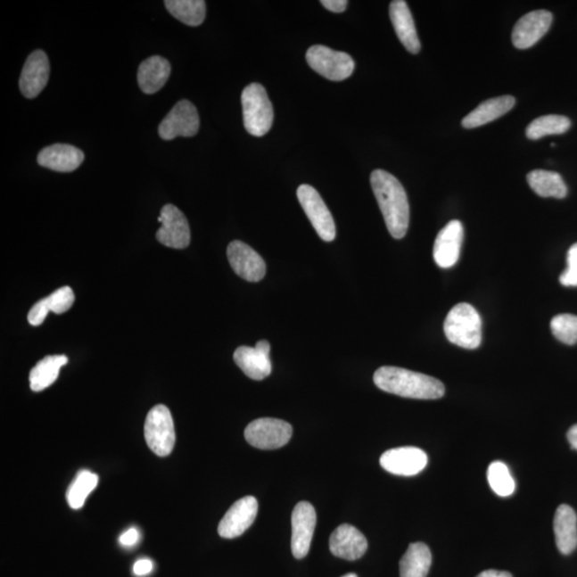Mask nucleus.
<instances>
[{
    "label": "nucleus",
    "instance_id": "obj_1",
    "mask_svg": "<svg viewBox=\"0 0 577 577\" xmlns=\"http://www.w3.org/2000/svg\"><path fill=\"white\" fill-rule=\"evenodd\" d=\"M370 182L388 231L395 239H402L406 236L409 225L406 190L397 177L382 169L372 172Z\"/></svg>",
    "mask_w": 577,
    "mask_h": 577
},
{
    "label": "nucleus",
    "instance_id": "obj_2",
    "mask_svg": "<svg viewBox=\"0 0 577 577\" xmlns=\"http://www.w3.org/2000/svg\"><path fill=\"white\" fill-rule=\"evenodd\" d=\"M374 381L381 391L404 398L435 400L445 395V386L440 380L399 367H381Z\"/></svg>",
    "mask_w": 577,
    "mask_h": 577
},
{
    "label": "nucleus",
    "instance_id": "obj_3",
    "mask_svg": "<svg viewBox=\"0 0 577 577\" xmlns=\"http://www.w3.org/2000/svg\"><path fill=\"white\" fill-rule=\"evenodd\" d=\"M447 339L456 346L474 350L482 341V321L472 305L460 303L447 315L444 323Z\"/></svg>",
    "mask_w": 577,
    "mask_h": 577
},
{
    "label": "nucleus",
    "instance_id": "obj_4",
    "mask_svg": "<svg viewBox=\"0 0 577 577\" xmlns=\"http://www.w3.org/2000/svg\"><path fill=\"white\" fill-rule=\"evenodd\" d=\"M243 119L246 131L261 137L272 128L274 112L266 89L260 84H251L242 93Z\"/></svg>",
    "mask_w": 577,
    "mask_h": 577
},
{
    "label": "nucleus",
    "instance_id": "obj_5",
    "mask_svg": "<svg viewBox=\"0 0 577 577\" xmlns=\"http://www.w3.org/2000/svg\"><path fill=\"white\" fill-rule=\"evenodd\" d=\"M144 439L155 455L167 457L176 444L174 419L169 408L159 404L150 409L144 423Z\"/></svg>",
    "mask_w": 577,
    "mask_h": 577
},
{
    "label": "nucleus",
    "instance_id": "obj_6",
    "mask_svg": "<svg viewBox=\"0 0 577 577\" xmlns=\"http://www.w3.org/2000/svg\"><path fill=\"white\" fill-rule=\"evenodd\" d=\"M306 59L312 70L334 82L347 79L355 69V62L347 53L334 51L325 45L311 46L307 51Z\"/></svg>",
    "mask_w": 577,
    "mask_h": 577
},
{
    "label": "nucleus",
    "instance_id": "obj_7",
    "mask_svg": "<svg viewBox=\"0 0 577 577\" xmlns=\"http://www.w3.org/2000/svg\"><path fill=\"white\" fill-rule=\"evenodd\" d=\"M293 433L291 425L282 419L259 418L247 425L244 435L256 449L274 450L287 445Z\"/></svg>",
    "mask_w": 577,
    "mask_h": 577
},
{
    "label": "nucleus",
    "instance_id": "obj_8",
    "mask_svg": "<svg viewBox=\"0 0 577 577\" xmlns=\"http://www.w3.org/2000/svg\"><path fill=\"white\" fill-rule=\"evenodd\" d=\"M298 198L307 218L314 226L317 234L326 242H332L336 237V225L320 194L316 188L303 185L299 187Z\"/></svg>",
    "mask_w": 577,
    "mask_h": 577
},
{
    "label": "nucleus",
    "instance_id": "obj_9",
    "mask_svg": "<svg viewBox=\"0 0 577 577\" xmlns=\"http://www.w3.org/2000/svg\"><path fill=\"white\" fill-rule=\"evenodd\" d=\"M201 119L195 106L190 101L182 100L172 107L159 127L161 139L172 140L176 137H192L199 131Z\"/></svg>",
    "mask_w": 577,
    "mask_h": 577
},
{
    "label": "nucleus",
    "instance_id": "obj_10",
    "mask_svg": "<svg viewBox=\"0 0 577 577\" xmlns=\"http://www.w3.org/2000/svg\"><path fill=\"white\" fill-rule=\"evenodd\" d=\"M159 222L161 228L156 239L164 246L183 250L190 245L191 229L187 219L174 204H166L161 210Z\"/></svg>",
    "mask_w": 577,
    "mask_h": 577
},
{
    "label": "nucleus",
    "instance_id": "obj_11",
    "mask_svg": "<svg viewBox=\"0 0 577 577\" xmlns=\"http://www.w3.org/2000/svg\"><path fill=\"white\" fill-rule=\"evenodd\" d=\"M291 523H293L291 549L296 559H303L309 553L315 533L317 514L314 506L309 501H301L294 507Z\"/></svg>",
    "mask_w": 577,
    "mask_h": 577
},
{
    "label": "nucleus",
    "instance_id": "obj_12",
    "mask_svg": "<svg viewBox=\"0 0 577 577\" xmlns=\"http://www.w3.org/2000/svg\"><path fill=\"white\" fill-rule=\"evenodd\" d=\"M227 256L235 273L247 282H260L266 276V262L256 251H253L245 243L231 242L227 248Z\"/></svg>",
    "mask_w": 577,
    "mask_h": 577
},
{
    "label": "nucleus",
    "instance_id": "obj_13",
    "mask_svg": "<svg viewBox=\"0 0 577 577\" xmlns=\"http://www.w3.org/2000/svg\"><path fill=\"white\" fill-rule=\"evenodd\" d=\"M380 463L388 473L409 477L424 471L428 464V456L417 447H399L384 452Z\"/></svg>",
    "mask_w": 577,
    "mask_h": 577
},
{
    "label": "nucleus",
    "instance_id": "obj_14",
    "mask_svg": "<svg viewBox=\"0 0 577 577\" xmlns=\"http://www.w3.org/2000/svg\"><path fill=\"white\" fill-rule=\"evenodd\" d=\"M257 514L258 500L253 496L235 501L219 523V536L225 539L240 537L253 524Z\"/></svg>",
    "mask_w": 577,
    "mask_h": 577
},
{
    "label": "nucleus",
    "instance_id": "obj_15",
    "mask_svg": "<svg viewBox=\"0 0 577 577\" xmlns=\"http://www.w3.org/2000/svg\"><path fill=\"white\" fill-rule=\"evenodd\" d=\"M553 15L546 10L532 11L517 21L512 31V43L519 50H527L540 41L551 27Z\"/></svg>",
    "mask_w": 577,
    "mask_h": 577
},
{
    "label": "nucleus",
    "instance_id": "obj_16",
    "mask_svg": "<svg viewBox=\"0 0 577 577\" xmlns=\"http://www.w3.org/2000/svg\"><path fill=\"white\" fill-rule=\"evenodd\" d=\"M271 346L267 341L257 342L255 348L240 347L235 350L234 359L235 364L244 374L252 380L266 379L272 372Z\"/></svg>",
    "mask_w": 577,
    "mask_h": 577
},
{
    "label": "nucleus",
    "instance_id": "obj_17",
    "mask_svg": "<svg viewBox=\"0 0 577 577\" xmlns=\"http://www.w3.org/2000/svg\"><path fill=\"white\" fill-rule=\"evenodd\" d=\"M50 78V62L46 54L37 50L25 62L20 78V89L27 99H35L45 88Z\"/></svg>",
    "mask_w": 577,
    "mask_h": 577
},
{
    "label": "nucleus",
    "instance_id": "obj_18",
    "mask_svg": "<svg viewBox=\"0 0 577 577\" xmlns=\"http://www.w3.org/2000/svg\"><path fill=\"white\" fill-rule=\"evenodd\" d=\"M463 235V225L459 220H451L439 232L434 242L433 258L440 268H449L459 260Z\"/></svg>",
    "mask_w": 577,
    "mask_h": 577
},
{
    "label": "nucleus",
    "instance_id": "obj_19",
    "mask_svg": "<svg viewBox=\"0 0 577 577\" xmlns=\"http://www.w3.org/2000/svg\"><path fill=\"white\" fill-rule=\"evenodd\" d=\"M368 548L366 537L358 528L342 524L336 528L330 538V549L334 556L354 562L364 556Z\"/></svg>",
    "mask_w": 577,
    "mask_h": 577
},
{
    "label": "nucleus",
    "instance_id": "obj_20",
    "mask_svg": "<svg viewBox=\"0 0 577 577\" xmlns=\"http://www.w3.org/2000/svg\"><path fill=\"white\" fill-rule=\"evenodd\" d=\"M85 155L74 145L55 144L41 150L37 163L45 169L58 172H72L83 164Z\"/></svg>",
    "mask_w": 577,
    "mask_h": 577
},
{
    "label": "nucleus",
    "instance_id": "obj_21",
    "mask_svg": "<svg viewBox=\"0 0 577 577\" xmlns=\"http://www.w3.org/2000/svg\"><path fill=\"white\" fill-rule=\"evenodd\" d=\"M390 16L399 40L409 53L416 55L422 45L408 4L404 0H393L390 5Z\"/></svg>",
    "mask_w": 577,
    "mask_h": 577
},
{
    "label": "nucleus",
    "instance_id": "obj_22",
    "mask_svg": "<svg viewBox=\"0 0 577 577\" xmlns=\"http://www.w3.org/2000/svg\"><path fill=\"white\" fill-rule=\"evenodd\" d=\"M171 67L167 59L152 56L145 59L138 68L137 79L144 94L153 95L164 87L170 77Z\"/></svg>",
    "mask_w": 577,
    "mask_h": 577
},
{
    "label": "nucleus",
    "instance_id": "obj_23",
    "mask_svg": "<svg viewBox=\"0 0 577 577\" xmlns=\"http://www.w3.org/2000/svg\"><path fill=\"white\" fill-rule=\"evenodd\" d=\"M555 540L559 552L570 555L577 548V515L568 505H560L554 517Z\"/></svg>",
    "mask_w": 577,
    "mask_h": 577
},
{
    "label": "nucleus",
    "instance_id": "obj_24",
    "mask_svg": "<svg viewBox=\"0 0 577 577\" xmlns=\"http://www.w3.org/2000/svg\"><path fill=\"white\" fill-rule=\"evenodd\" d=\"M515 105V99L511 95L499 96L482 102L472 112L463 119L462 126L474 128L496 120L509 112Z\"/></svg>",
    "mask_w": 577,
    "mask_h": 577
},
{
    "label": "nucleus",
    "instance_id": "obj_25",
    "mask_svg": "<svg viewBox=\"0 0 577 577\" xmlns=\"http://www.w3.org/2000/svg\"><path fill=\"white\" fill-rule=\"evenodd\" d=\"M75 296L70 287H62L48 295L32 307L29 314V322L32 326H39L45 322L48 312L61 315L68 311L74 304Z\"/></svg>",
    "mask_w": 577,
    "mask_h": 577
},
{
    "label": "nucleus",
    "instance_id": "obj_26",
    "mask_svg": "<svg viewBox=\"0 0 577 577\" xmlns=\"http://www.w3.org/2000/svg\"><path fill=\"white\" fill-rule=\"evenodd\" d=\"M433 555L425 543L409 544L400 560V577H427Z\"/></svg>",
    "mask_w": 577,
    "mask_h": 577
},
{
    "label": "nucleus",
    "instance_id": "obj_27",
    "mask_svg": "<svg viewBox=\"0 0 577 577\" xmlns=\"http://www.w3.org/2000/svg\"><path fill=\"white\" fill-rule=\"evenodd\" d=\"M528 185L538 196L563 199L567 196L568 188L562 176L548 170H533L527 175Z\"/></svg>",
    "mask_w": 577,
    "mask_h": 577
},
{
    "label": "nucleus",
    "instance_id": "obj_28",
    "mask_svg": "<svg viewBox=\"0 0 577 577\" xmlns=\"http://www.w3.org/2000/svg\"><path fill=\"white\" fill-rule=\"evenodd\" d=\"M66 355H51L37 363L29 374L30 388L34 392H42L50 387L58 379L62 367L67 365Z\"/></svg>",
    "mask_w": 577,
    "mask_h": 577
},
{
    "label": "nucleus",
    "instance_id": "obj_29",
    "mask_svg": "<svg viewBox=\"0 0 577 577\" xmlns=\"http://www.w3.org/2000/svg\"><path fill=\"white\" fill-rule=\"evenodd\" d=\"M165 7L172 16L188 26H199L206 19L207 5L203 0H166Z\"/></svg>",
    "mask_w": 577,
    "mask_h": 577
},
{
    "label": "nucleus",
    "instance_id": "obj_30",
    "mask_svg": "<svg viewBox=\"0 0 577 577\" xmlns=\"http://www.w3.org/2000/svg\"><path fill=\"white\" fill-rule=\"evenodd\" d=\"M98 482V474L91 473L90 471H86V469L78 472L77 477H75L73 482L70 484L67 490V500L69 506L75 510L82 508L86 499H87L89 494L96 488Z\"/></svg>",
    "mask_w": 577,
    "mask_h": 577
},
{
    "label": "nucleus",
    "instance_id": "obj_31",
    "mask_svg": "<svg viewBox=\"0 0 577 577\" xmlns=\"http://www.w3.org/2000/svg\"><path fill=\"white\" fill-rule=\"evenodd\" d=\"M571 128L570 119L559 115L542 116L533 120L526 128V136L532 140L541 139L548 135H560Z\"/></svg>",
    "mask_w": 577,
    "mask_h": 577
},
{
    "label": "nucleus",
    "instance_id": "obj_32",
    "mask_svg": "<svg viewBox=\"0 0 577 577\" xmlns=\"http://www.w3.org/2000/svg\"><path fill=\"white\" fill-rule=\"evenodd\" d=\"M488 482L490 489L501 498H508L515 493V482L512 478L508 466L505 463L496 461L488 469Z\"/></svg>",
    "mask_w": 577,
    "mask_h": 577
},
{
    "label": "nucleus",
    "instance_id": "obj_33",
    "mask_svg": "<svg viewBox=\"0 0 577 577\" xmlns=\"http://www.w3.org/2000/svg\"><path fill=\"white\" fill-rule=\"evenodd\" d=\"M553 335L568 346L577 343V316L562 314L551 321Z\"/></svg>",
    "mask_w": 577,
    "mask_h": 577
},
{
    "label": "nucleus",
    "instance_id": "obj_34",
    "mask_svg": "<svg viewBox=\"0 0 577 577\" xmlns=\"http://www.w3.org/2000/svg\"><path fill=\"white\" fill-rule=\"evenodd\" d=\"M567 263V268L560 275V284L565 287H577V243L570 247Z\"/></svg>",
    "mask_w": 577,
    "mask_h": 577
},
{
    "label": "nucleus",
    "instance_id": "obj_35",
    "mask_svg": "<svg viewBox=\"0 0 577 577\" xmlns=\"http://www.w3.org/2000/svg\"><path fill=\"white\" fill-rule=\"evenodd\" d=\"M153 569V563L150 559H139L135 563L133 573L137 576H144L151 573Z\"/></svg>",
    "mask_w": 577,
    "mask_h": 577
},
{
    "label": "nucleus",
    "instance_id": "obj_36",
    "mask_svg": "<svg viewBox=\"0 0 577 577\" xmlns=\"http://www.w3.org/2000/svg\"><path fill=\"white\" fill-rule=\"evenodd\" d=\"M139 540V532L136 528H129L128 531L123 532L119 541L123 547H133Z\"/></svg>",
    "mask_w": 577,
    "mask_h": 577
},
{
    "label": "nucleus",
    "instance_id": "obj_37",
    "mask_svg": "<svg viewBox=\"0 0 577 577\" xmlns=\"http://www.w3.org/2000/svg\"><path fill=\"white\" fill-rule=\"evenodd\" d=\"M321 4L323 7L335 13H342L348 7L347 0H322Z\"/></svg>",
    "mask_w": 577,
    "mask_h": 577
},
{
    "label": "nucleus",
    "instance_id": "obj_38",
    "mask_svg": "<svg viewBox=\"0 0 577 577\" xmlns=\"http://www.w3.org/2000/svg\"><path fill=\"white\" fill-rule=\"evenodd\" d=\"M477 577H512L507 571L487 570L480 573Z\"/></svg>",
    "mask_w": 577,
    "mask_h": 577
},
{
    "label": "nucleus",
    "instance_id": "obj_39",
    "mask_svg": "<svg viewBox=\"0 0 577 577\" xmlns=\"http://www.w3.org/2000/svg\"><path fill=\"white\" fill-rule=\"evenodd\" d=\"M567 439L571 447L577 450V425H573L568 431Z\"/></svg>",
    "mask_w": 577,
    "mask_h": 577
},
{
    "label": "nucleus",
    "instance_id": "obj_40",
    "mask_svg": "<svg viewBox=\"0 0 577 577\" xmlns=\"http://www.w3.org/2000/svg\"><path fill=\"white\" fill-rule=\"evenodd\" d=\"M342 577H358V575L354 573H349V574L343 575Z\"/></svg>",
    "mask_w": 577,
    "mask_h": 577
}]
</instances>
